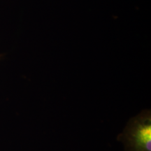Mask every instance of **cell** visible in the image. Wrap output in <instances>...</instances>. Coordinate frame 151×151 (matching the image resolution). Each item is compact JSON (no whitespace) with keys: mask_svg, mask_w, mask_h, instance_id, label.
<instances>
[{"mask_svg":"<svg viewBox=\"0 0 151 151\" xmlns=\"http://www.w3.org/2000/svg\"><path fill=\"white\" fill-rule=\"evenodd\" d=\"M128 151H151V116L149 111L133 118L121 136Z\"/></svg>","mask_w":151,"mask_h":151,"instance_id":"6da1fadb","label":"cell"}]
</instances>
